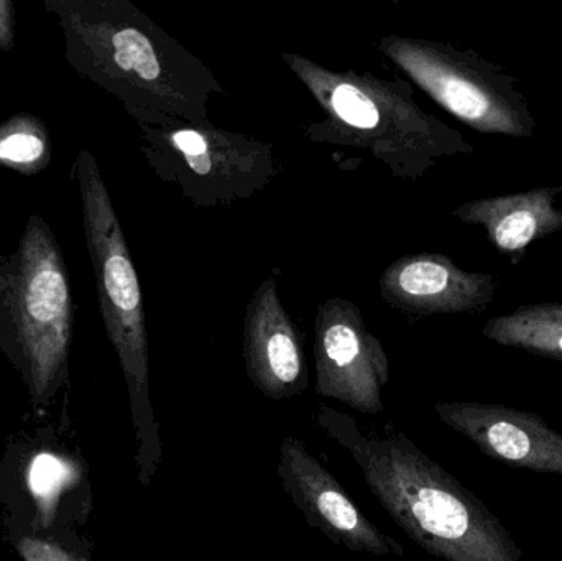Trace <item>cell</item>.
Instances as JSON below:
<instances>
[{"label":"cell","mask_w":562,"mask_h":561,"mask_svg":"<svg viewBox=\"0 0 562 561\" xmlns=\"http://www.w3.org/2000/svg\"><path fill=\"white\" fill-rule=\"evenodd\" d=\"M435 412L485 457L562 476V434L540 415L487 402H439Z\"/></svg>","instance_id":"cell-10"},{"label":"cell","mask_w":562,"mask_h":561,"mask_svg":"<svg viewBox=\"0 0 562 561\" xmlns=\"http://www.w3.org/2000/svg\"><path fill=\"white\" fill-rule=\"evenodd\" d=\"M243 355L250 382L266 397L280 402L306 391L303 336L281 302L276 276L267 277L247 303Z\"/></svg>","instance_id":"cell-11"},{"label":"cell","mask_w":562,"mask_h":561,"mask_svg":"<svg viewBox=\"0 0 562 561\" xmlns=\"http://www.w3.org/2000/svg\"><path fill=\"white\" fill-rule=\"evenodd\" d=\"M314 418L350 455L393 523L429 556L442 561L524 560L502 520L403 431L392 425L362 427L324 404Z\"/></svg>","instance_id":"cell-1"},{"label":"cell","mask_w":562,"mask_h":561,"mask_svg":"<svg viewBox=\"0 0 562 561\" xmlns=\"http://www.w3.org/2000/svg\"><path fill=\"white\" fill-rule=\"evenodd\" d=\"M432 101L482 134L531 137L535 121L514 79L474 53L432 40L383 36L376 45Z\"/></svg>","instance_id":"cell-7"},{"label":"cell","mask_w":562,"mask_h":561,"mask_svg":"<svg viewBox=\"0 0 562 561\" xmlns=\"http://www.w3.org/2000/svg\"><path fill=\"white\" fill-rule=\"evenodd\" d=\"M280 58L323 109V121L304 128L313 144L369 152L403 180L425 177L442 158L472 150L458 131L419 108L403 79L336 71L300 53Z\"/></svg>","instance_id":"cell-3"},{"label":"cell","mask_w":562,"mask_h":561,"mask_svg":"<svg viewBox=\"0 0 562 561\" xmlns=\"http://www.w3.org/2000/svg\"><path fill=\"white\" fill-rule=\"evenodd\" d=\"M277 473L284 493L303 514L307 526L319 530L334 546L376 557L405 556L403 547L362 513L303 441L284 437Z\"/></svg>","instance_id":"cell-9"},{"label":"cell","mask_w":562,"mask_h":561,"mask_svg":"<svg viewBox=\"0 0 562 561\" xmlns=\"http://www.w3.org/2000/svg\"><path fill=\"white\" fill-rule=\"evenodd\" d=\"M52 138L42 119L16 114L0 124V165L20 175H36L52 161Z\"/></svg>","instance_id":"cell-15"},{"label":"cell","mask_w":562,"mask_h":561,"mask_svg":"<svg viewBox=\"0 0 562 561\" xmlns=\"http://www.w3.org/2000/svg\"><path fill=\"white\" fill-rule=\"evenodd\" d=\"M19 552L26 561H78L55 543L38 539L20 540Z\"/></svg>","instance_id":"cell-17"},{"label":"cell","mask_w":562,"mask_h":561,"mask_svg":"<svg viewBox=\"0 0 562 561\" xmlns=\"http://www.w3.org/2000/svg\"><path fill=\"white\" fill-rule=\"evenodd\" d=\"M58 20L65 58L122 102L134 121H210L223 86L200 58L128 0H45Z\"/></svg>","instance_id":"cell-2"},{"label":"cell","mask_w":562,"mask_h":561,"mask_svg":"<svg viewBox=\"0 0 562 561\" xmlns=\"http://www.w3.org/2000/svg\"><path fill=\"white\" fill-rule=\"evenodd\" d=\"M314 369V389L321 397L342 402L369 417L382 414V391L390 381L389 356L350 300L334 296L317 306Z\"/></svg>","instance_id":"cell-8"},{"label":"cell","mask_w":562,"mask_h":561,"mask_svg":"<svg viewBox=\"0 0 562 561\" xmlns=\"http://www.w3.org/2000/svg\"><path fill=\"white\" fill-rule=\"evenodd\" d=\"M561 188H537L524 193L482 198L452 211L464 224L487 231L488 239L504 254H521L533 240L562 229V210L554 206Z\"/></svg>","instance_id":"cell-13"},{"label":"cell","mask_w":562,"mask_h":561,"mask_svg":"<svg viewBox=\"0 0 562 561\" xmlns=\"http://www.w3.org/2000/svg\"><path fill=\"white\" fill-rule=\"evenodd\" d=\"M145 161L165 183L198 207L252 200L280 173L273 145L210 121L138 119Z\"/></svg>","instance_id":"cell-6"},{"label":"cell","mask_w":562,"mask_h":561,"mask_svg":"<svg viewBox=\"0 0 562 561\" xmlns=\"http://www.w3.org/2000/svg\"><path fill=\"white\" fill-rule=\"evenodd\" d=\"M484 336L495 345L562 362V303L520 306L491 319Z\"/></svg>","instance_id":"cell-14"},{"label":"cell","mask_w":562,"mask_h":561,"mask_svg":"<svg viewBox=\"0 0 562 561\" xmlns=\"http://www.w3.org/2000/svg\"><path fill=\"white\" fill-rule=\"evenodd\" d=\"M81 478V468L75 460L52 451H42L30 461L26 484L35 500L38 519L43 527L52 526L58 509L59 497Z\"/></svg>","instance_id":"cell-16"},{"label":"cell","mask_w":562,"mask_h":561,"mask_svg":"<svg viewBox=\"0 0 562 561\" xmlns=\"http://www.w3.org/2000/svg\"><path fill=\"white\" fill-rule=\"evenodd\" d=\"M82 204L86 246L94 269L99 310L117 352L137 437L138 481L150 486L164 461L160 425L150 401V345L137 270L94 154L81 150L72 165Z\"/></svg>","instance_id":"cell-4"},{"label":"cell","mask_w":562,"mask_h":561,"mask_svg":"<svg viewBox=\"0 0 562 561\" xmlns=\"http://www.w3.org/2000/svg\"><path fill=\"white\" fill-rule=\"evenodd\" d=\"M72 323L75 300L61 247L49 224L33 214L16 249L0 257V346L36 404L66 378Z\"/></svg>","instance_id":"cell-5"},{"label":"cell","mask_w":562,"mask_h":561,"mask_svg":"<svg viewBox=\"0 0 562 561\" xmlns=\"http://www.w3.org/2000/svg\"><path fill=\"white\" fill-rule=\"evenodd\" d=\"M379 287L390 308L412 318L482 312L497 292L494 277L468 272L449 257L431 253L393 260Z\"/></svg>","instance_id":"cell-12"},{"label":"cell","mask_w":562,"mask_h":561,"mask_svg":"<svg viewBox=\"0 0 562 561\" xmlns=\"http://www.w3.org/2000/svg\"><path fill=\"white\" fill-rule=\"evenodd\" d=\"M15 46V3L0 0V52H10Z\"/></svg>","instance_id":"cell-18"}]
</instances>
